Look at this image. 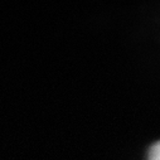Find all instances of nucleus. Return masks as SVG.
I'll list each match as a JSON object with an SVG mask.
<instances>
[{
    "mask_svg": "<svg viewBox=\"0 0 160 160\" xmlns=\"http://www.w3.org/2000/svg\"><path fill=\"white\" fill-rule=\"evenodd\" d=\"M149 160H160V141L151 146L149 151Z\"/></svg>",
    "mask_w": 160,
    "mask_h": 160,
    "instance_id": "1",
    "label": "nucleus"
}]
</instances>
